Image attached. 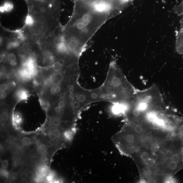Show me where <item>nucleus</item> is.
Segmentation results:
<instances>
[{"mask_svg":"<svg viewBox=\"0 0 183 183\" xmlns=\"http://www.w3.org/2000/svg\"><path fill=\"white\" fill-rule=\"evenodd\" d=\"M63 110V108H61L58 106L56 107L55 108V112L58 114L60 113L61 112H62Z\"/></svg>","mask_w":183,"mask_h":183,"instance_id":"24","label":"nucleus"},{"mask_svg":"<svg viewBox=\"0 0 183 183\" xmlns=\"http://www.w3.org/2000/svg\"><path fill=\"white\" fill-rule=\"evenodd\" d=\"M60 12L28 13L18 31L25 42L41 45L60 25Z\"/></svg>","mask_w":183,"mask_h":183,"instance_id":"2","label":"nucleus"},{"mask_svg":"<svg viewBox=\"0 0 183 183\" xmlns=\"http://www.w3.org/2000/svg\"><path fill=\"white\" fill-rule=\"evenodd\" d=\"M13 6L11 3L7 2L5 3L3 6L1 8V12H9L12 10Z\"/></svg>","mask_w":183,"mask_h":183,"instance_id":"11","label":"nucleus"},{"mask_svg":"<svg viewBox=\"0 0 183 183\" xmlns=\"http://www.w3.org/2000/svg\"><path fill=\"white\" fill-rule=\"evenodd\" d=\"M53 77L58 80L60 83L63 81L64 78L63 74L60 73H56L54 75Z\"/></svg>","mask_w":183,"mask_h":183,"instance_id":"16","label":"nucleus"},{"mask_svg":"<svg viewBox=\"0 0 183 183\" xmlns=\"http://www.w3.org/2000/svg\"><path fill=\"white\" fill-rule=\"evenodd\" d=\"M99 89L102 101L113 104L127 102L136 90L114 61L110 63L106 80Z\"/></svg>","mask_w":183,"mask_h":183,"instance_id":"3","label":"nucleus"},{"mask_svg":"<svg viewBox=\"0 0 183 183\" xmlns=\"http://www.w3.org/2000/svg\"><path fill=\"white\" fill-rule=\"evenodd\" d=\"M47 151L46 146L44 144H40L37 146L36 151L40 155L45 154Z\"/></svg>","mask_w":183,"mask_h":183,"instance_id":"8","label":"nucleus"},{"mask_svg":"<svg viewBox=\"0 0 183 183\" xmlns=\"http://www.w3.org/2000/svg\"><path fill=\"white\" fill-rule=\"evenodd\" d=\"M50 140L52 141H55L57 138L56 135L53 133H51L49 135Z\"/></svg>","mask_w":183,"mask_h":183,"instance_id":"22","label":"nucleus"},{"mask_svg":"<svg viewBox=\"0 0 183 183\" xmlns=\"http://www.w3.org/2000/svg\"><path fill=\"white\" fill-rule=\"evenodd\" d=\"M28 14L60 12V0H26Z\"/></svg>","mask_w":183,"mask_h":183,"instance_id":"5","label":"nucleus"},{"mask_svg":"<svg viewBox=\"0 0 183 183\" xmlns=\"http://www.w3.org/2000/svg\"><path fill=\"white\" fill-rule=\"evenodd\" d=\"M8 110L7 108H5L4 109H3L2 111V113L3 114H6L8 113Z\"/></svg>","mask_w":183,"mask_h":183,"instance_id":"30","label":"nucleus"},{"mask_svg":"<svg viewBox=\"0 0 183 183\" xmlns=\"http://www.w3.org/2000/svg\"><path fill=\"white\" fill-rule=\"evenodd\" d=\"M130 102L140 110L144 112H163L166 107L160 89L153 85L144 90L136 89Z\"/></svg>","mask_w":183,"mask_h":183,"instance_id":"4","label":"nucleus"},{"mask_svg":"<svg viewBox=\"0 0 183 183\" xmlns=\"http://www.w3.org/2000/svg\"><path fill=\"white\" fill-rule=\"evenodd\" d=\"M51 92L52 94L56 93L55 87H53L51 89Z\"/></svg>","mask_w":183,"mask_h":183,"instance_id":"29","label":"nucleus"},{"mask_svg":"<svg viewBox=\"0 0 183 183\" xmlns=\"http://www.w3.org/2000/svg\"><path fill=\"white\" fill-rule=\"evenodd\" d=\"M72 16L67 24L63 26L64 39L81 53L87 43L108 20L106 13L97 11L83 0H74Z\"/></svg>","mask_w":183,"mask_h":183,"instance_id":"1","label":"nucleus"},{"mask_svg":"<svg viewBox=\"0 0 183 183\" xmlns=\"http://www.w3.org/2000/svg\"><path fill=\"white\" fill-rule=\"evenodd\" d=\"M22 144L25 146H28L29 145L32 144V141L28 137H23L22 140Z\"/></svg>","mask_w":183,"mask_h":183,"instance_id":"15","label":"nucleus"},{"mask_svg":"<svg viewBox=\"0 0 183 183\" xmlns=\"http://www.w3.org/2000/svg\"><path fill=\"white\" fill-rule=\"evenodd\" d=\"M66 104L65 101L63 100H60L58 103V106L63 108L65 107Z\"/></svg>","mask_w":183,"mask_h":183,"instance_id":"19","label":"nucleus"},{"mask_svg":"<svg viewBox=\"0 0 183 183\" xmlns=\"http://www.w3.org/2000/svg\"><path fill=\"white\" fill-rule=\"evenodd\" d=\"M175 45L176 51L183 55V28H181L177 33Z\"/></svg>","mask_w":183,"mask_h":183,"instance_id":"6","label":"nucleus"},{"mask_svg":"<svg viewBox=\"0 0 183 183\" xmlns=\"http://www.w3.org/2000/svg\"><path fill=\"white\" fill-rule=\"evenodd\" d=\"M20 178L22 180H26L28 178V176H27V174L26 173H23L20 175Z\"/></svg>","mask_w":183,"mask_h":183,"instance_id":"27","label":"nucleus"},{"mask_svg":"<svg viewBox=\"0 0 183 183\" xmlns=\"http://www.w3.org/2000/svg\"><path fill=\"white\" fill-rule=\"evenodd\" d=\"M7 59L8 62L12 64L15 63L16 62L17 57L15 54L14 53H10L7 55Z\"/></svg>","mask_w":183,"mask_h":183,"instance_id":"13","label":"nucleus"},{"mask_svg":"<svg viewBox=\"0 0 183 183\" xmlns=\"http://www.w3.org/2000/svg\"><path fill=\"white\" fill-rule=\"evenodd\" d=\"M66 66H63L60 64L58 61L54 63L52 65L53 69L56 71V72H59L61 71L63 69V67ZM68 67V66H67Z\"/></svg>","mask_w":183,"mask_h":183,"instance_id":"14","label":"nucleus"},{"mask_svg":"<svg viewBox=\"0 0 183 183\" xmlns=\"http://www.w3.org/2000/svg\"><path fill=\"white\" fill-rule=\"evenodd\" d=\"M140 157L142 160L146 162L150 160L151 157L150 154L147 150H144L141 152Z\"/></svg>","mask_w":183,"mask_h":183,"instance_id":"7","label":"nucleus"},{"mask_svg":"<svg viewBox=\"0 0 183 183\" xmlns=\"http://www.w3.org/2000/svg\"><path fill=\"white\" fill-rule=\"evenodd\" d=\"M161 147L160 144L157 142H154L151 144L150 149L152 152H157L160 151Z\"/></svg>","mask_w":183,"mask_h":183,"instance_id":"12","label":"nucleus"},{"mask_svg":"<svg viewBox=\"0 0 183 183\" xmlns=\"http://www.w3.org/2000/svg\"><path fill=\"white\" fill-rule=\"evenodd\" d=\"M173 11L178 15H183V2L179 5L174 6Z\"/></svg>","mask_w":183,"mask_h":183,"instance_id":"9","label":"nucleus"},{"mask_svg":"<svg viewBox=\"0 0 183 183\" xmlns=\"http://www.w3.org/2000/svg\"><path fill=\"white\" fill-rule=\"evenodd\" d=\"M47 146L48 147H51V146L52 145V144L51 143V142H47Z\"/></svg>","mask_w":183,"mask_h":183,"instance_id":"32","label":"nucleus"},{"mask_svg":"<svg viewBox=\"0 0 183 183\" xmlns=\"http://www.w3.org/2000/svg\"><path fill=\"white\" fill-rule=\"evenodd\" d=\"M2 119L5 121H6L9 118V115L8 113L3 114L2 116Z\"/></svg>","mask_w":183,"mask_h":183,"instance_id":"25","label":"nucleus"},{"mask_svg":"<svg viewBox=\"0 0 183 183\" xmlns=\"http://www.w3.org/2000/svg\"><path fill=\"white\" fill-rule=\"evenodd\" d=\"M129 1L130 2H133L134 1V0H129Z\"/></svg>","mask_w":183,"mask_h":183,"instance_id":"33","label":"nucleus"},{"mask_svg":"<svg viewBox=\"0 0 183 183\" xmlns=\"http://www.w3.org/2000/svg\"><path fill=\"white\" fill-rule=\"evenodd\" d=\"M47 180L49 181H52V177L51 176L49 175L47 177Z\"/></svg>","mask_w":183,"mask_h":183,"instance_id":"31","label":"nucleus"},{"mask_svg":"<svg viewBox=\"0 0 183 183\" xmlns=\"http://www.w3.org/2000/svg\"><path fill=\"white\" fill-rule=\"evenodd\" d=\"M8 86L7 84L5 83H3L1 85L0 89L1 91H5L7 89Z\"/></svg>","mask_w":183,"mask_h":183,"instance_id":"20","label":"nucleus"},{"mask_svg":"<svg viewBox=\"0 0 183 183\" xmlns=\"http://www.w3.org/2000/svg\"><path fill=\"white\" fill-rule=\"evenodd\" d=\"M28 178L29 179H31L33 177L34 173L31 171H29L28 173H26Z\"/></svg>","mask_w":183,"mask_h":183,"instance_id":"26","label":"nucleus"},{"mask_svg":"<svg viewBox=\"0 0 183 183\" xmlns=\"http://www.w3.org/2000/svg\"><path fill=\"white\" fill-rule=\"evenodd\" d=\"M56 93H58L60 92L61 88L59 86H57L55 87Z\"/></svg>","mask_w":183,"mask_h":183,"instance_id":"28","label":"nucleus"},{"mask_svg":"<svg viewBox=\"0 0 183 183\" xmlns=\"http://www.w3.org/2000/svg\"><path fill=\"white\" fill-rule=\"evenodd\" d=\"M1 164L2 167L3 168H8L9 165L8 161L6 160L2 161Z\"/></svg>","mask_w":183,"mask_h":183,"instance_id":"18","label":"nucleus"},{"mask_svg":"<svg viewBox=\"0 0 183 183\" xmlns=\"http://www.w3.org/2000/svg\"><path fill=\"white\" fill-rule=\"evenodd\" d=\"M37 56L35 52H32L29 54L26 62L35 63L37 62Z\"/></svg>","mask_w":183,"mask_h":183,"instance_id":"10","label":"nucleus"},{"mask_svg":"<svg viewBox=\"0 0 183 183\" xmlns=\"http://www.w3.org/2000/svg\"><path fill=\"white\" fill-rule=\"evenodd\" d=\"M36 145L35 144H32L28 146V150L30 151H32L35 150L36 147Z\"/></svg>","mask_w":183,"mask_h":183,"instance_id":"21","label":"nucleus"},{"mask_svg":"<svg viewBox=\"0 0 183 183\" xmlns=\"http://www.w3.org/2000/svg\"><path fill=\"white\" fill-rule=\"evenodd\" d=\"M53 133L56 135L57 138L60 137L62 134V132L59 129L57 128L54 131Z\"/></svg>","mask_w":183,"mask_h":183,"instance_id":"17","label":"nucleus"},{"mask_svg":"<svg viewBox=\"0 0 183 183\" xmlns=\"http://www.w3.org/2000/svg\"><path fill=\"white\" fill-rule=\"evenodd\" d=\"M7 94L5 91H1L0 93V97L1 99H3L6 97Z\"/></svg>","mask_w":183,"mask_h":183,"instance_id":"23","label":"nucleus"}]
</instances>
